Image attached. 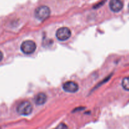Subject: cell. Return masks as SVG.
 Here are the masks:
<instances>
[{
    "label": "cell",
    "mask_w": 129,
    "mask_h": 129,
    "mask_svg": "<svg viewBox=\"0 0 129 129\" xmlns=\"http://www.w3.org/2000/svg\"><path fill=\"white\" fill-rule=\"evenodd\" d=\"M47 96L46 94L43 93H39L37 94L34 98V102L37 105H42L46 102Z\"/></svg>",
    "instance_id": "7"
},
{
    "label": "cell",
    "mask_w": 129,
    "mask_h": 129,
    "mask_svg": "<svg viewBox=\"0 0 129 129\" xmlns=\"http://www.w3.org/2000/svg\"><path fill=\"white\" fill-rule=\"evenodd\" d=\"M50 8L47 6H39L35 11V18L40 21H43L47 18L50 16Z\"/></svg>",
    "instance_id": "1"
},
{
    "label": "cell",
    "mask_w": 129,
    "mask_h": 129,
    "mask_svg": "<svg viewBox=\"0 0 129 129\" xmlns=\"http://www.w3.org/2000/svg\"><path fill=\"white\" fill-rule=\"evenodd\" d=\"M33 107L31 103L27 101L21 102L17 107L18 113L21 115H28L32 112Z\"/></svg>",
    "instance_id": "2"
},
{
    "label": "cell",
    "mask_w": 129,
    "mask_h": 129,
    "mask_svg": "<svg viewBox=\"0 0 129 129\" xmlns=\"http://www.w3.org/2000/svg\"><path fill=\"white\" fill-rule=\"evenodd\" d=\"M109 6L113 12H118L123 8V3L121 0H111Z\"/></svg>",
    "instance_id": "6"
},
{
    "label": "cell",
    "mask_w": 129,
    "mask_h": 129,
    "mask_svg": "<svg viewBox=\"0 0 129 129\" xmlns=\"http://www.w3.org/2000/svg\"><path fill=\"white\" fill-rule=\"evenodd\" d=\"M3 53L0 51V61L3 59Z\"/></svg>",
    "instance_id": "9"
},
{
    "label": "cell",
    "mask_w": 129,
    "mask_h": 129,
    "mask_svg": "<svg viewBox=\"0 0 129 129\" xmlns=\"http://www.w3.org/2000/svg\"><path fill=\"white\" fill-rule=\"evenodd\" d=\"M128 8H129V5H128Z\"/></svg>",
    "instance_id": "11"
},
{
    "label": "cell",
    "mask_w": 129,
    "mask_h": 129,
    "mask_svg": "<svg viewBox=\"0 0 129 129\" xmlns=\"http://www.w3.org/2000/svg\"><path fill=\"white\" fill-rule=\"evenodd\" d=\"M63 89L68 93H76L79 89V86L75 82L68 81L63 85Z\"/></svg>",
    "instance_id": "5"
},
{
    "label": "cell",
    "mask_w": 129,
    "mask_h": 129,
    "mask_svg": "<svg viewBox=\"0 0 129 129\" xmlns=\"http://www.w3.org/2000/svg\"><path fill=\"white\" fill-rule=\"evenodd\" d=\"M62 127H64V128H67V126H66V125H59V126H58L57 128H62Z\"/></svg>",
    "instance_id": "10"
},
{
    "label": "cell",
    "mask_w": 129,
    "mask_h": 129,
    "mask_svg": "<svg viewBox=\"0 0 129 129\" xmlns=\"http://www.w3.org/2000/svg\"><path fill=\"white\" fill-rule=\"evenodd\" d=\"M71 35V31L68 28L62 27L57 30L56 32L57 39L60 41H65L68 40Z\"/></svg>",
    "instance_id": "4"
},
{
    "label": "cell",
    "mask_w": 129,
    "mask_h": 129,
    "mask_svg": "<svg viewBox=\"0 0 129 129\" xmlns=\"http://www.w3.org/2000/svg\"><path fill=\"white\" fill-rule=\"evenodd\" d=\"M36 44L32 40L24 41L21 45V50L25 54H31L35 52Z\"/></svg>",
    "instance_id": "3"
},
{
    "label": "cell",
    "mask_w": 129,
    "mask_h": 129,
    "mask_svg": "<svg viewBox=\"0 0 129 129\" xmlns=\"http://www.w3.org/2000/svg\"><path fill=\"white\" fill-rule=\"evenodd\" d=\"M122 86L125 90L129 91V76L125 77L122 80Z\"/></svg>",
    "instance_id": "8"
}]
</instances>
